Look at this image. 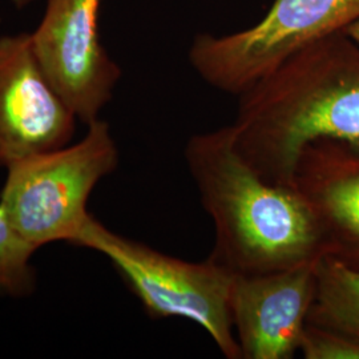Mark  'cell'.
Here are the masks:
<instances>
[{"instance_id": "obj_1", "label": "cell", "mask_w": 359, "mask_h": 359, "mask_svg": "<svg viewBox=\"0 0 359 359\" xmlns=\"http://www.w3.org/2000/svg\"><path fill=\"white\" fill-rule=\"evenodd\" d=\"M236 144L265 179L294 185L311 142H342L359 154V44L341 31L295 53L238 96Z\"/></svg>"}, {"instance_id": "obj_2", "label": "cell", "mask_w": 359, "mask_h": 359, "mask_svg": "<svg viewBox=\"0 0 359 359\" xmlns=\"http://www.w3.org/2000/svg\"><path fill=\"white\" fill-rule=\"evenodd\" d=\"M185 161L215 228L210 256L234 274H265L326 256L316 215L297 187L262 177L231 124L193 135Z\"/></svg>"}, {"instance_id": "obj_3", "label": "cell", "mask_w": 359, "mask_h": 359, "mask_svg": "<svg viewBox=\"0 0 359 359\" xmlns=\"http://www.w3.org/2000/svg\"><path fill=\"white\" fill-rule=\"evenodd\" d=\"M71 245L108 258L151 318L194 322L225 358L241 359L231 320L236 274L217 259L192 262L168 256L108 229L92 215Z\"/></svg>"}, {"instance_id": "obj_4", "label": "cell", "mask_w": 359, "mask_h": 359, "mask_svg": "<svg viewBox=\"0 0 359 359\" xmlns=\"http://www.w3.org/2000/svg\"><path fill=\"white\" fill-rule=\"evenodd\" d=\"M87 126L80 142L29 156L6 169L0 205L16 231L38 249L75 240L90 216V193L118 167L109 124L96 118Z\"/></svg>"}, {"instance_id": "obj_5", "label": "cell", "mask_w": 359, "mask_h": 359, "mask_svg": "<svg viewBox=\"0 0 359 359\" xmlns=\"http://www.w3.org/2000/svg\"><path fill=\"white\" fill-rule=\"evenodd\" d=\"M357 20L359 0H274L255 26L198 34L188 59L208 86L238 97L295 53Z\"/></svg>"}, {"instance_id": "obj_6", "label": "cell", "mask_w": 359, "mask_h": 359, "mask_svg": "<svg viewBox=\"0 0 359 359\" xmlns=\"http://www.w3.org/2000/svg\"><path fill=\"white\" fill-rule=\"evenodd\" d=\"M102 0H46L31 40L39 65L77 120L90 124L109 103L121 69L100 39Z\"/></svg>"}, {"instance_id": "obj_7", "label": "cell", "mask_w": 359, "mask_h": 359, "mask_svg": "<svg viewBox=\"0 0 359 359\" xmlns=\"http://www.w3.org/2000/svg\"><path fill=\"white\" fill-rule=\"evenodd\" d=\"M76 121L39 65L31 34L0 36V168L69 144Z\"/></svg>"}, {"instance_id": "obj_8", "label": "cell", "mask_w": 359, "mask_h": 359, "mask_svg": "<svg viewBox=\"0 0 359 359\" xmlns=\"http://www.w3.org/2000/svg\"><path fill=\"white\" fill-rule=\"evenodd\" d=\"M317 262L236 274L231 320L241 359H292L299 351L316 295Z\"/></svg>"}, {"instance_id": "obj_9", "label": "cell", "mask_w": 359, "mask_h": 359, "mask_svg": "<svg viewBox=\"0 0 359 359\" xmlns=\"http://www.w3.org/2000/svg\"><path fill=\"white\" fill-rule=\"evenodd\" d=\"M294 185L321 228L326 256L359 269V154L342 142L320 140L304 148Z\"/></svg>"}, {"instance_id": "obj_10", "label": "cell", "mask_w": 359, "mask_h": 359, "mask_svg": "<svg viewBox=\"0 0 359 359\" xmlns=\"http://www.w3.org/2000/svg\"><path fill=\"white\" fill-rule=\"evenodd\" d=\"M308 322L359 341V269L332 256L318 259Z\"/></svg>"}, {"instance_id": "obj_11", "label": "cell", "mask_w": 359, "mask_h": 359, "mask_svg": "<svg viewBox=\"0 0 359 359\" xmlns=\"http://www.w3.org/2000/svg\"><path fill=\"white\" fill-rule=\"evenodd\" d=\"M36 250L0 205V294L26 297L35 290L36 271L31 259Z\"/></svg>"}, {"instance_id": "obj_12", "label": "cell", "mask_w": 359, "mask_h": 359, "mask_svg": "<svg viewBox=\"0 0 359 359\" xmlns=\"http://www.w3.org/2000/svg\"><path fill=\"white\" fill-rule=\"evenodd\" d=\"M299 353L306 359H359V341L308 322Z\"/></svg>"}, {"instance_id": "obj_13", "label": "cell", "mask_w": 359, "mask_h": 359, "mask_svg": "<svg viewBox=\"0 0 359 359\" xmlns=\"http://www.w3.org/2000/svg\"><path fill=\"white\" fill-rule=\"evenodd\" d=\"M345 31H346V34L350 38L355 40L359 44V20L354 22L351 26L347 27Z\"/></svg>"}, {"instance_id": "obj_14", "label": "cell", "mask_w": 359, "mask_h": 359, "mask_svg": "<svg viewBox=\"0 0 359 359\" xmlns=\"http://www.w3.org/2000/svg\"><path fill=\"white\" fill-rule=\"evenodd\" d=\"M32 1H35V0H13V4H15L16 7H19V8L26 7V6H28V4L32 3Z\"/></svg>"}]
</instances>
